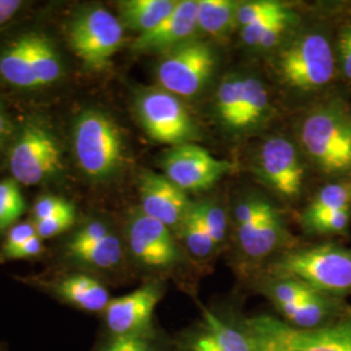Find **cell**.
Wrapping results in <instances>:
<instances>
[{
  "mask_svg": "<svg viewBox=\"0 0 351 351\" xmlns=\"http://www.w3.org/2000/svg\"><path fill=\"white\" fill-rule=\"evenodd\" d=\"M139 123L151 139L172 147L191 143L197 128L185 104L164 88H147L137 99Z\"/></svg>",
  "mask_w": 351,
  "mask_h": 351,
  "instance_id": "7",
  "label": "cell"
},
{
  "mask_svg": "<svg viewBox=\"0 0 351 351\" xmlns=\"http://www.w3.org/2000/svg\"><path fill=\"white\" fill-rule=\"evenodd\" d=\"M288 5L275 0H256L239 4L237 10V25H251L265 17L288 11Z\"/></svg>",
  "mask_w": 351,
  "mask_h": 351,
  "instance_id": "30",
  "label": "cell"
},
{
  "mask_svg": "<svg viewBox=\"0 0 351 351\" xmlns=\"http://www.w3.org/2000/svg\"><path fill=\"white\" fill-rule=\"evenodd\" d=\"M301 141L310 159L324 173L351 169V119L337 104L310 113L301 128Z\"/></svg>",
  "mask_w": 351,
  "mask_h": 351,
  "instance_id": "2",
  "label": "cell"
},
{
  "mask_svg": "<svg viewBox=\"0 0 351 351\" xmlns=\"http://www.w3.org/2000/svg\"><path fill=\"white\" fill-rule=\"evenodd\" d=\"M25 210V201L14 180L0 182V232L16 226Z\"/></svg>",
  "mask_w": 351,
  "mask_h": 351,
  "instance_id": "28",
  "label": "cell"
},
{
  "mask_svg": "<svg viewBox=\"0 0 351 351\" xmlns=\"http://www.w3.org/2000/svg\"><path fill=\"white\" fill-rule=\"evenodd\" d=\"M69 206H71L69 202L65 201L63 198H59V197H53V195L42 197L34 204L33 213H34L36 221L47 219V217L53 216L56 213H62L63 210L68 208Z\"/></svg>",
  "mask_w": 351,
  "mask_h": 351,
  "instance_id": "38",
  "label": "cell"
},
{
  "mask_svg": "<svg viewBox=\"0 0 351 351\" xmlns=\"http://www.w3.org/2000/svg\"><path fill=\"white\" fill-rule=\"evenodd\" d=\"M293 13L290 12V10L285 11V12L278 13V14H274L269 17H265L263 20H259L254 24L249 26L242 27V39L243 42L250 46V47H258L261 43V39L263 37L264 33L267 32V29L272 24H275L278 20L291 16Z\"/></svg>",
  "mask_w": 351,
  "mask_h": 351,
  "instance_id": "36",
  "label": "cell"
},
{
  "mask_svg": "<svg viewBox=\"0 0 351 351\" xmlns=\"http://www.w3.org/2000/svg\"><path fill=\"white\" fill-rule=\"evenodd\" d=\"M198 0H180L175 10L151 32L141 34L132 45L136 52H168L193 39L198 30Z\"/></svg>",
  "mask_w": 351,
  "mask_h": 351,
  "instance_id": "17",
  "label": "cell"
},
{
  "mask_svg": "<svg viewBox=\"0 0 351 351\" xmlns=\"http://www.w3.org/2000/svg\"><path fill=\"white\" fill-rule=\"evenodd\" d=\"M139 197L141 211L169 229L181 226L193 204L184 190L165 176L151 171L143 172L139 178Z\"/></svg>",
  "mask_w": 351,
  "mask_h": 351,
  "instance_id": "13",
  "label": "cell"
},
{
  "mask_svg": "<svg viewBox=\"0 0 351 351\" xmlns=\"http://www.w3.org/2000/svg\"><path fill=\"white\" fill-rule=\"evenodd\" d=\"M350 208L303 216V224L319 233H339L350 223Z\"/></svg>",
  "mask_w": 351,
  "mask_h": 351,
  "instance_id": "31",
  "label": "cell"
},
{
  "mask_svg": "<svg viewBox=\"0 0 351 351\" xmlns=\"http://www.w3.org/2000/svg\"><path fill=\"white\" fill-rule=\"evenodd\" d=\"M189 351H254L246 330L229 326L208 310H203V324L190 342Z\"/></svg>",
  "mask_w": 351,
  "mask_h": 351,
  "instance_id": "18",
  "label": "cell"
},
{
  "mask_svg": "<svg viewBox=\"0 0 351 351\" xmlns=\"http://www.w3.org/2000/svg\"><path fill=\"white\" fill-rule=\"evenodd\" d=\"M21 5L23 3L19 0H0V25L11 20Z\"/></svg>",
  "mask_w": 351,
  "mask_h": 351,
  "instance_id": "42",
  "label": "cell"
},
{
  "mask_svg": "<svg viewBox=\"0 0 351 351\" xmlns=\"http://www.w3.org/2000/svg\"><path fill=\"white\" fill-rule=\"evenodd\" d=\"M278 71L290 88L310 91L326 86L335 75V56L328 38L308 33L295 39L280 53Z\"/></svg>",
  "mask_w": 351,
  "mask_h": 351,
  "instance_id": "6",
  "label": "cell"
},
{
  "mask_svg": "<svg viewBox=\"0 0 351 351\" xmlns=\"http://www.w3.org/2000/svg\"><path fill=\"white\" fill-rule=\"evenodd\" d=\"M43 251V245H42V239L34 236L30 239H27L25 243L19 246L17 249L8 252L3 258L7 261H23V259H30L39 256Z\"/></svg>",
  "mask_w": 351,
  "mask_h": 351,
  "instance_id": "40",
  "label": "cell"
},
{
  "mask_svg": "<svg viewBox=\"0 0 351 351\" xmlns=\"http://www.w3.org/2000/svg\"><path fill=\"white\" fill-rule=\"evenodd\" d=\"M66 255L77 263L97 269H112L123 259L120 239L101 221L80 228L65 246Z\"/></svg>",
  "mask_w": 351,
  "mask_h": 351,
  "instance_id": "16",
  "label": "cell"
},
{
  "mask_svg": "<svg viewBox=\"0 0 351 351\" xmlns=\"http://www.w3.org/2000/svg\"><path fill=\"white\" fill-rule=\"evenodd\" d=\"M314 290L301 281L293 278H280L271 288L272 298L276 302L277 306L303 301Z\"/></svg>",
  "mask_w": 351,
  "mask_h": 351,
  "instance_id": "33",
  "label": "cell"
},
{
  "mask_svg": "<svg viewBox=\"0 0 351 351\" xmlns=\"http://www.w3.org/2000/svg\"><path fill=\"white\" fill-rule=\"evenodd\" d=\"M259 172L278 194L293 198L301 191L304 171L295 147L282 137L268 139L259 154Z\"/></svg>",
  "mask_w": 351,
  "mask_h": 351,
  "instance_id": "14",
  "label": "cell"
},
{
  "mask_svg": "<svg viewBox=\"0 0 351 351\" xmlns=\"http://www.w3.org/2000/svg\"><path fill=\"white\" fill-rule=\"evenodd\" d=\"M180 229L185 245L193 255L198 258H206L216 247V243L213 242V237L210 236V232L204 224L199 202L191 204Z\"/></svg>",
  "mask_w": 351,
  "mask_h": 351,
  "instance_id": "27",
  "label": "cell"
},
{
  "mask_svg": "<svg viewBox=\"0 0 351 351\" xmlns=\"http://www.w3.org/2000/svg\"><path fill=\"white\" fill-rule=\"evenodd\" d=\"M237 237L250 258H263L276 250L285 236L284 223L276 208L264 199L250 198L236 208Z\"/></svg>",
  "mask_w": 351,
  "mask_h": 351,
  "instance_id": "11",
  "label": "cell"
},
{
  "mask_svg": "<svg viewBox=\"0 0 351 351\" xmlns=\"http://www.w3.org/2000/svg\"><path fill=\"white\" fill-rule=\"evenodd\" d=\"M75 211L73 204H71L68 208L63 210L62 213H56L47 219L39 220L34 223L38 237L40 239H51L55 236H59L64 232H66L71 226L75 224Z\"/></svg>",
  "mask_w": 351,
  "mask_h": 351,
  "instance_id": "34",
  "label": "cell"
},
{
  "mask_svg": "<svg viewBox=\"0 0 351 351\" xmlns=\"http://www.w3.org/2000/svg\"><path fill=\"white\" fill-rule=\"evenodd\" d=\"M243 91V77L226 75L216 91V112L224 125L237 129Z\"/></svg>",
  "mask_w": 351,
  "mask_h": 351,
  "instance_id": "25",
  "label": "cell"
},
{
  "mask_svg": "<svg viewBox=\"0 0 351 351\" xmlns=\"http://www.w3.org/2000/svg\"><path fill=\"white\" fill-rule=\"evenodd\" d=\"M202 216L204 224L207 226L210 236L213 237L216 246L226 239V217L221 207L213 204L211 202H199Z\"/></svg>",
  "mask_w": 351,
  "mask_h": 351,
  "instance_id": "35",
  "label": "cell"
},
{
  "mask_svg": "<svg viewBox=\"0 0 351 351\" xmlns=\"http://www.w3.org/2000/svg\"><path fill=\"white\" fill-rule=\"evenodd\" d=\"M293 19H294V14L288 16V17H284V19L278 20L275 24L269 26L267 29V32L264 33L262 39H261V43H259L258 47H261V49H272L274 46H276L277 42L287 33L289 26L291 25Z\"/></svg>",
  "mask_w": 351,
  "mask_h": 351,
  "instance_id": "39",
  "label": "cell"
},
{
  "mask_svg": "<svg viewBox=\"0 0 351 351\" xmlns=\"http://www.w3.org/2000/svg\"><path fill=\"white\" fill-rule=\"evenodd\" d=\"M268 108V94L256 77H243V91L237 129H245L262 121Z\"/></svg>",
  "mask_w": 351,
  "mask_h": 351,
  "instance_id": "26",
  "label": "cell"
},
{
  "mask_svg": "<svg viewBox=\"0 0 351 351\" xmlns=\"http://www.w3.org/2000/svg\"><path fill=\"white\" fill-rule=\"evenodd\" d=\"M160 297V288L147 284L108 302L104 316L111 335L124 336L150 330L151 317Z\"/></svg>",
  "mask_w": 351,
  "mask_h": 351,
  "instance_id": "15",
  "label": "cell"
},
{
  "mask_svg": "<svg viewBox=\"0 0 351 351\" xmlns=\"http://www.w3.org/2000/svg\"><path fill=\"white\" fill-rule=\"evenodd\" d=\"M56 297L69 306L86 313L104 311L111 301L106 287L94 277L72 274L60 278L52 287Z\"/></svg>",
  "mask_w": 351,
  "mask_h": 351,
  "instance_id": "19",
  "label": "cell"
},
{
  "mask_svg": "<svg viewBox=\"0 0 351 351\" xmlns=\"http://www.w3.org/2000/svg\"><path fill=\"white\" fill-rule=\"evenodd\" d=\"M128 241L133 256L147 268L165 269L181 258L171 229L141 210L130 217Z\"/></svg>",
  "mask_w": 351,
  "mask_h": 351,
  "instance_id": "12",
  "label": "cell"
},
{
  "mask_svg": "<svg viewBox=\"0 0 351 351\" xmlns=\"http://www.w3.org/2000/svg\"><path fill=\"white\" fill-rule=\"evenodd\" d=\"M274 269L281 278L298 280L322 294L351 291V250L336 245L289 252Z\"/></svg>",
  "mask_w": 351,
  "mask_h": 351,
  "instance_id": "3",
  "label": "cell"
},
{
  "mask_svg": "<svg viewBox=\"0 0 351 351\" xmlns=\"http://www.w3.org/2000/svg\"><path fill=\"white\" fill-rule=\"evenodd\" d=\"M34 236H37V232H36V226L32 223H19V224L13 226L8 230L5 239L3 242L0 255L1 256L7 255L8 252L17 249L23 243H25L27 239H30Z\"/></svg>",
  "mask_w": 351,
  "mask_h": 351,
  "instance_id": "37",
  "label": "cell"
},
{
  "mask_svg": "<svg viewBox=\"0 0 351 351\" xmlns=\"http://www.w3.org/2000/svg\"><path fill=\"white\" fill-rule=\"evenodd\" d=\"M216 55L213 47L191 39L164 53L158 66V80L164 90L178 98H190L201 93L213 77Z\"/></svg>",
  "mask_w": 351,
  "mask_h": 351,
  "instance_id": "8",
  "label": "cell"
},
{
  "mask_svg": "<svg viewBox=\"0 0 351 351\" xmlns=\"http://www.w3.org/2000/svg\"><path fill=\"white\" fill-rule=\"evenodd\" d=\"M10 168L16 182L24 185L43 182L62 168L58 141L46 128L29 123L11 149Z\"/></svg>",
  "mask_w": 351,
  "mask_h": 351,
  "instance_id": "9",
  "label": "cell"
},
{
  "mask_svg": "<svg viewBox=\"0 0 351 351\" xmlns=\"http://www.w3.org/2000/svg\"><path fill=\"white\" fill-rule=\"evenodd\" d=\"M124 29L117 16L101 7H93L72 21L68 40L82 63L93 71H101L120 50Z\"/></svg>",
  "mask_w": 351,
  "mask_h": 351,
  "instance_id": "5",
  "label": "cell"
},
{
  "mask_svg": "<svg viewBox=\"0 0 351 351\" xmlns=\"http://www.w3.org/2000/svg\"><path fill=\"white\" fill-rule=\"evenodd\" d=\"M339 60L345 75L351 81V25L345 27L339 43Z\"/></svg>",
  "mask_w": 351,
  "mask_h": 351,
  "instance_id": "41",
  "label": "cell"
},
{
  "mask_svg": "<svg viewBox=\"0 0 351 351\" xmlns=\"http://www.w3.org/2000/svg\"><path fill=\"white\" fill-rule=\"evenodd\" d=\"M351 190L342 185H328L322 189L303 216L350 208Z\"/></svg>",
  "mask_w": 351,
  "mask_h": 351,
  "instance_id": "29",
  "label": "cell"
},
{
  "mask_svg": "<svg viewBox=\"0 0 351 351\" xmlns=\"http://www.w3.org/2000/svg\"><path fill=\"white\" fill-rule=\"evenodd\" d=\"M162 167L163 175L185 193L213 188L233 169L229 162L215 158L194 143L172 147L165 154Z\"/></svg>",
  "mask_w": 351,
  "mask_h": 351,
  "instance_id": "10",
  "label": "cell"
},
{
  "mask_svg": "<svg viewBox=\"0 0 351 351\" xmlns=\"http://www.w3.org/2000/svg\"><path fill=\"white\" fill-rule=\"evenodd\" d=\"M289 323L295 328L311 329L323 326L332 311V306L324 294L314 290L307 298L295 303L277 306Z\"/></svg>",
  "mask_w": 351,
  "mask_h": 351,
  "instance_id": "24",
  "label": "cell"
},
{
  "mask_svg": "<svg viewBox=\"0 0 351 351\" xmlns=\"http://www.w3.org/2000/svg\"><path fill=\"white\" fill-rule=\"evenodd\" d=\"M0 75L17 88H38L36 75L29 60L25 38H19L0 56Z\"/></svg>",
  "mask_w": 351,
  "mask_h": 351,
  "instance_id": "23",
  "label": "cell"
},
{
  "mask_svg": "<svg viewBox=\"0 0 351 351\" xmlns=\"http://www.w3.org/2000/svg\"><path fill=\"white\" fill-rule=\"evenodd\" d=\"M176 5L177 0H125L119 3V19L124 27L141 36L159 25Z\"/></svg>",
  "mask_w": 351,
  "mask_h": 351,
  "instance_id": "20",
  "label": "cell"
},
{
  "mask_svg": "<svg viewBox=\"0 0 351 351\" xmlns=\"http://www.w3.org/2000/svg\"><path fill=\"white\" fill-rule=\"evenodd\" d=\"M254 351H351V319L301 329L271 316L249 320Z\"/></svg>",
  "mask_w": 351,
  "mask_h": 351,
  "instance_id": "1",
  "label": "cell"
},
{
  "mask_svg": "<svg viewBox=\"0 0 351 351\" xmlns=\"http://www.w3.org/2000/svg\"><path fill=\"white\" fill-rule=\"evenodd\" d=\"M239 3L232 0H198V29L213 37H221L237 25Z\"/></svg>",
  "mask_w": 351,
  "mask_h": 351,
  "instance_id": "21",
  "label": "cell"
},
{
  "mask_svg": "<svg viewBox=\"0 0 351 351\" xmlns=\"http://www.w3.org/2000/svg\"><path fill=\"white\" fill-rule=\"evenodd\" d=\"M73 141L77 163L88 177L104 180L121 167L123 137L108 114L97 110L82 113L75 121Z\"/></svg>",
  "mask_w": 351,
  "mask_h": 351,
  "instance_id": "4",
  "label": "cell"
},
{
  "mask_svg": "<svg viewBox=\"0 0 351 351\" xmlns=\"http://www.w3.org/2000/svg\"><path fill=\"white\" fill-rule=\"evenodd\" d=\"M10 133V121L0 107V142Z\"/></svg>",
  "mask_w": 351,
  "mask_h": 351,
  "instance_id": "43",
  "label": "cell"
},
{
  "mask_svg": "<svg viewBox=\"0 0 351 351\" xmlns=\"http://www.w3.org/2000/svg\"><path fill=\"white\" fill-rule=\"evenodd\" d=\"M147 332L112 336L97 351H158L154 339Z\"/></svg>",
  "mask_w": 351,
  "mask_h": 351,
  "instance_id": "32",
  "label": "cell"
},
{
  "mask_svg": "<svg viewBox=\"0 0 351 351\" xmlns=\"http://www.w3.org/2000/svg\"><path fill=\"white\" fill-rule=\"evenodd\" d=\"M24 38L38 86H46L59 80L62 75V65L50 40L36 34L24 36Z\"/></svg>",
  "mask_w": 351,
  "mask_h": 351,
  "instance_id": "22",
  "label": "cell"
}]
</instances>
